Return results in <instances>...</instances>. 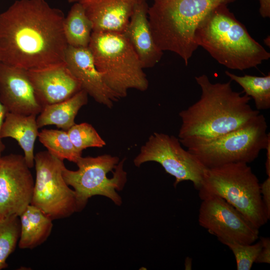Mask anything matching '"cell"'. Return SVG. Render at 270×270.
<instances>
[{
    "label": "cell",
    "mask_w": 270,
    "mask_h": 270,
    "mask_svg": "<svg viewBox=\"0 0 270 270\" xmlns=\"http://www.w3.org/2000/svg\"><path fill=\"white\" fill-rule=\"evenodd\" d=\"M65 16L45 0H18L0 14V62L26 70L65 62Z\"/></svg>",
    "instance_id": "obj_1"
},
{
    "label": "cell",
    "mask_w": 270,
    "mask_h": 270,
    "mask_svg": "<svg viewBox=\"0 0 270 270\" xmlns=\"http://www.w3.org/2000/svg\"><path fill=\"white\" fill-rule=\"evenodd\" d=\"M195 80L201 88L200 97L179 113L178 139L186 148L236 130L260 114L250 106V96L232 89L231 80L212 83L205 74Z\"/></svg>",
    "instance_id": "obj_2"
},
{
    "label": "cell",
    "mask_w": 270,
    "mask_h": 270,
    "mask_svg": "<svg viewBox=\"0 0 270 270\" xmlns=\"http://www.w3.org/2000/svg\"><path fill=\"white\" fill-rule=\"evenodd\" d=\"M195 40L219 64L232 70L256 68L270 58L226 4L216 7L202 20Z\"/></svg>",
    "instance_id": "obj_3"
},
{
    "label": "cell",
    "mask_w": 270,
    "mask_h": 270,
    "mask_svg": "<svg viewBox=\"0 0 270 270\" xmlns=\"http://www.w3.org/2000/svg\"><path fill=\"white\" fill-rule=\"evenodd\" d=\"M236 0H153L148 20L154 41L162 52L179 56L186 66L198 46L195 32L214 8Z\"/></svg>",
    "instance_id": "obj_4"
},
{
    "label": "cell",
    "mask_w": 270,
    "mask_h": 270,
    "mask_svg": "<svg viewBox=\"0 0 270 270\" xmlns=\"http://www.w3.org/2000/svg\"><path fill=\"white\" fill-rule=\"evenodd\" d=\"M198 190L201 200L210 196L224 199L258 230L268 220L262 200L260 184L246 163L206 168Z\"/></svg>",
    "instance_id": "obj_5"
},
{
    "label": "cell",
    "mask_w": 270,
    "mask_h": 270,
    "mask_svg": "<svg viewBox=\"0 0 270 270\" xmlns=\"http://www.w3.org/2000/svg\"><path fill=\"white\" fill-rule=\"evenodd\" d=\"M88 47L97 70L120 98L126 97L130 89L148 88L144 66L123 34L92 32Z\"/></svg>",
    "instance_id": "obj_6"
},
{
    "label": "cell",
    "mask_w": 270,
    "mask_h": 270,
    "mask_svg": "<svg viewBox=\"0 0 270 270\" xmlns=\"http://www.w3.org/2000/svg\"><path fill=\"white\" fill-rule=\"evenodd\" d=\"M264 116L260 114L242 127L209 142L187 148L206 168L254 160L270 142Z\"/></svg>",
    "instance_id": "obj_7"
},
{
    "label": "cell",
    "mask_w": 270,
    "mask_h": 270,
    "mask_svg": "<svg viewBox=\"0 0 270 270\" xmlns=\"http://www.w3.org/2000/svg\"><path fill=\"white\" fill-rule=\"evenodd\" d=\"M124 161V159L119 162L118 157L107 154L81 156L76 163V170L64 168L62 176L66 184L74 189L78 212L94 196H104L116 205L122 204V198L116 191L122 190L127 180Z\"/></svg>",
    "instance_id": "obj_8"
},
{
    "label": "cell",
    "mask_w": 270,
    "mask_h": 270,
    "mask_svg": "<svg viewBox=\"0 0 270 270\" xmlns=\"http://www.w3.org/2000/svg\"><path fill=\"white\" fill-rule=\"evenodd\" d=\"M34 165L36 176L30 204L52 220L78 212L74 191L62 176L64 160L48 150L40 151L34 155Z\"/></svg>",
    "instance_id": "obj_9"
},
{
    "label": "cell",
    "mask_w": 270,
    "mask_h": 270,
    "mask_svg": "<svg viewBox=\"0 0 270 270\" xmlns=\"http://www.w3.org/2000/svg\"><path fill=\"white\" fill-rule=\"evenodd\" d=\"M181 144L174 136L154 132L141 147L134 163L139 167L146 162H156L175 178L174 187L182 181H190L198 190L206 168Z\"/></svg>",
    "instance_id": "obj_10"
},
{
    "label": "cell",
    "mask_w": 270,
    "mask_h": 270,
    "mask_svg": "<svg viewBox=\"0 0 270 270\" xmlns=\"http://www.w3.org/2000/svg\"><path fill=\"white\" fill-rule=\"evenodd\" d=\"M202 200L199 224L216 236L220 242L251 244L258 238L259 230L224 199L210 196Z\"/></svg>",
    "instance_id": "obj_11"
},
{
    "label": "cell",
    "mask_w": 270,
    "mask_h": 270,
    "mask_svg": "<svg viewBox=\"0 0 270 270\" xmlns=\"http://www.w3.org/2000/svg\"><path fill=\"white\" fill-rule=\"evenodd\" d=\"M24 156L0 158V220L19 216L30 204L34 182Z\"/></svg>",
    "instance_id": "obj_12"
},
{
    "label": "cell",
    "mask_w": 270,
    "mask_h": 270,
    "mask_svg": "<svg viewBox=\"0 0 270 270\" xmlns=\"http://www.w3.org/2000/svg\"><path fill=\"white\" fill-rule=\"evenodd\" d=\"M0 102L8 112L25 115L39 114L38 102L27 70L0 62Z\"/></svg>",
    "instance_id": "obj_13"
},
{
    "label": "cell",
    "mask_w": 270,
    "mask_h": 270,
    "mask_svg": "<svg viewBox=\"0 0 270 270\" xmlns=\"http://www.w3.org/2000/svg\"><path fill=\"white\" fill-rule=\"evenodd\" d=\"M65 62L79 82L82 90L97 102L112 108L114 103L120 99L108 86L97 70L88 47L68 46L65 53Z\"/></svg>",
    "instance_id": "obj_14"
},
{
    "label": "cell",
    "mask_w": 270,
    "mask_h": 270,
    "mask_svg": "<svg viewBox=\"0 0 270 270\" xmlns=\"http://www.w3.org/2000/svg\"><path fill=\"white\" fill-rule=\"evenodd\" d=\"M35 94L42 107L66 100L82 90L66 62L27 70Z\"/></svg>",
    "instance_id": "obj_15"
},
{
    "label": "cell",
    "mask_w": 270,
    "mask_h": 270,
    "mask_svg": "<svg viewBox=\"0 0 270 270\" xmlns=\"http://www.w3.org/2000/svg\"><path fill=\"white\" fill-rule=\"evenodd\" d=\"M143 0H80L92 32L125 31L136 6Z\"/></svg>",
    "instance_id": "obj_16"
},
{
    "label": "cell",
    "mask_w": 270,
    "mask_h": 270,
    "mask_svg": "<svg viewBox=\"0 0 270 270\" xmlns=\"http://www.w3.org/2000/svg\"><path fill=\"white\" fill-rule=\"evenodd\" d=\"M148 8L146 0L137 4L123 33L144 68L154 67L160 61L163 54L152 36L148 20Z\"/></svg>",
    "instance_id": "obj_17"
},
{
    "label": "cell",
    "mask_w": 270,
    "mask_h": 270,
    "mask_svg": "<svg viewBox=\"0 0 270 270\" xmlns=\"http://www.w3.org/2000/svg\"><path fill=\"white\" fill-rule=\"evenodd\" d=\"M36 116L8 112L0 130L2 138H11L17 141L30 168L34 164V146L39 132Z\"/></svg>",
    "instance_id": "obj_18"
},
{
    "label": "cell",
    "mask_w": 270,
    "mask_h": 270,
    "mask_svg": "<svg viewBox=\"0 0 270 270\" xmlns=\"http://www.w3.org/2000/svg\"><path fill=\"white\" fill-rule=\"evenodd\" d=\"M88 102V94L81 90L63 101L44 106L36 118L38 126L55 125L68 130L75 124V118L79 110Z\"/></svg>",
    "instance_id": "obj_19"
},
{
    "label": "cell",
    "mask_w": 270,
    "mask_h": 270,
    "mask_svg": "<svg viewBox=\"0 0 270 270\" xmlns=\"http://www.w3.org/2000/svg\"><path fill=\"white\" fill-rule=\"evenodd\" d=\"M19 218L20 248H34L44 242L50 235L52 220L38 208L29 204Z\"/></svg>",
    "instance_id": "obj_20"
},
{
    "label": "cell",
    "mask_w": 270,
    "mask_h": 270,
    "mask_svg": "<svg viewBox=\"0 0 270 270\" xmlns=\"http://www.w3.org/2000/svg\"><path fill=\"white\" fill-rule=\"evenodd\" d=\"M64 30L68 46L88 47L92 32V24L82 5L74 2L64 22Z\"/></svg>",
    "instance_id": "obj_21"
},
{
    "label": "cell",
    "mask_w": 270,
    "mask_h": 270,
    "mask_svg": "<svg viewBox=\"0 0 270 270\" xmlns=\"http://www.w3.org/2000/svg\"><path fill=\"white\" fill-rule=\"evenodd\" d=\"M226 74L231 80L238 83L243 88L245 94L252 98L258 110L270 108V74L258 76L246 74L238 76L228 71Z\"/></svg>",
    "instance_id": "obj_22"
},
{
    "label": "cell",
    "mask_w": 270,
    "mask_h": 270,
    "mask_svg": "<svg viewBox=\"0 0 270 270\" xmlns=\"http://www.w3.org/2000/svg\"><path fill=\"white\" fill-rule=\"evenodd\" d=\"M40 142L52 155L62 160H67L76 163L82 156L72 144L67 131L43 129L38 132Z\"/></svg>",
    "instance_id": "obj_23"
},
{
    "label": "cell",
    "mask_w": 270,
    "mask_h": 270,
    "mask_svg": "<svg viewBox=\"0 0 270 270\" xmlns=\"http://www.w3.org/2000/svg\"><path fill=\"white\" fill-rule=\"evenodd\" d=\"M20 230L19 216H12L0 220V270L8 266L6 260L16 247Z\"/></svg>",
    "instance_id": "obj_24"
},
{
    "label": "cell",
    "mask_w": 270,
    "mask_h": 270,
    "mask_svg": "<svg viewBox=\"0 0 270 270\" xmlns=\"http://www.w3.org/2000/svg\"><path fill=\"white\" fill-rule=\"evenodd\" d=\"M67 132L76 148L81 152L88 148H101L106 144L92 125L86 122L75 124Z\"/></svg>",
    "instance_id": "obj_25"
},
{
    "label": "cell",
    "mask_w": 270,
    "mask_h": 270,
    "mask_svg": "<svg viewBox=\"0 0 270 270\" xmlns=\"http://www.w3.org/2000/svg\"><path fill=\"white\" fill-rule=\"evenodd\" d=\"M222 243L228 246L234 254L238 270H250L262 247L260 240L254 244H242L231 241Z\"/></svg>",
    "instance_id": "obj_26"
},
{
    "label": "cell",
    "mask_w": 270,
    "mask_h": 270,
    "mask_svg": "<svg viewBox=\"0 0 270 270\" xmlns=\"http://www.w3.org/2000/svg\"><path fill=\"white\" fill-rule=\"evenodd\" d=\"M260 190L262 200L264 206L265 214L268 220L270 218V176L261 184Z\"/></svg>",
    "instance_id": "obj_27"
},
{
    "label": "cell",
    "mask_w": 270,
    "mask_h": 270,
    "mask_svg": "<svg viewBox=\"0 0 270 270\" xmlns=\"http://www.w3.org/2000/svg\"><path fill=\"white\" fill-rule=\"evenodd\" d=\"M262 247L256 260V263H270V239L268 237H260Z\"/></svg>",
    "instance_id": "obj_28"
},
{
    "label": "cell",
    "mask_w": 270,
    "mask_h": 270,
    "mask_svg": "<svg viewBox=\"0 0 270 270\" xmlns=\"http://www.w3.org/2000/svg\"><path fill=\"white\" fill-rule=\"evenodd\" d=\"M260 4L259 12L263 18H270V0H258Z\"/></svg>",
    "instance_id": "obj_29"
},
{
    "label": "cell",
    "mask_w": 270,
    "mask_h": 270,
    "mask_svg": "<svg viewBox=\"0 0 270 270\" xmlns=\"http://www.w3.org/2000/svg\"><path fill=\"white\" fill-rule=\"evenodd\" d=\"M8 112V111L4 106L0 102V154L4 151L5 148V146L4 144L2 141V138L0 137V130L2 126L5 118Z\"/></svg>",
    "instance_id": "obj_30"
},
{
    "label": "cell",
    "mask_w": 270,
    "mask_h": 270,
    "mask_svg": "<svg viewBox=\"0 0 270 270\" xmlns=\"http://www.w3.org/2000/svg\"><path fill=\"white\" fill-rule=\"evenodd\" d=\"M266 150V160L265 166L266 173L268 176H270V142H269L265 148Z\"/></svg>",
    "instance_id": "obj_31"
},
{
    "label": "cell",
    "mask_w": 270,
    "mask_h": 270,
    "mask_svg": "<svg viewBox=\"0 0 270 270\" xmlns=\"http://www.w3.org/2000/svg\"><path fill=\"white\" fill-rule=\"evenodd\" d=\"M192 259L187 257L185 262V269L192 270Z\"/></svg>",
    "instance_id": "obj_32"
},
{
    "label": "cell",
    "mask_w": 270,
    "mask_h": 270,
    "mask_svg": "<svg viewBox=\"0 0 270 270\" xmlns=\"http://www.w3.org/2000/svg\"><path fill=\"white\" fill-rule=\"evenodd\" d=\"M80 0H68V2L70 3H74L79 2Z\"/></svg>",
    "instance_id": "obj_33"
},
{
    "label": "cell",
    "mask_w": 270,
    "mask_h": 270,
    "mask_svg": "<svg viewBox=\"0 0 270 270\" xmlns=\"http://www.w3.org/2000/svg\"><path fill=\"white\" fill-rule=\"evenodd\" d=\"M1 156H2L0 154V158Z\"/></svg>",
    "instance_id": "obj_34"
}]
</instances>
